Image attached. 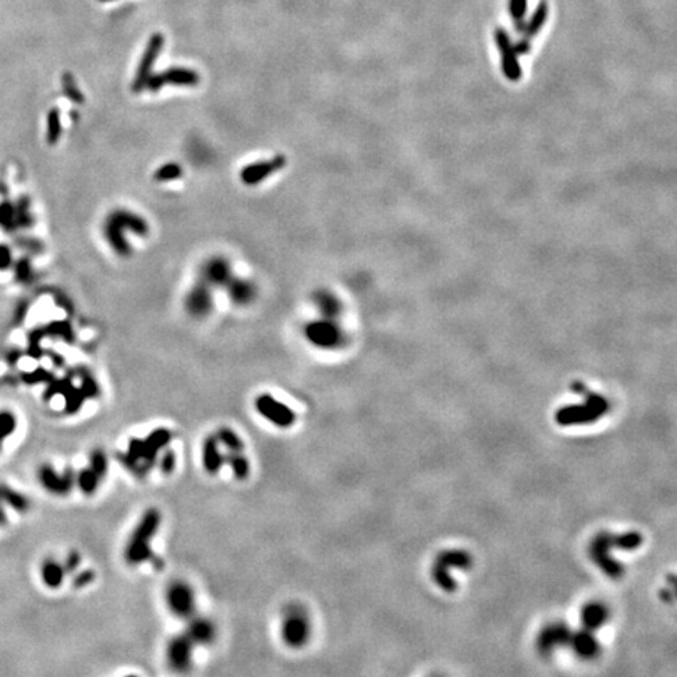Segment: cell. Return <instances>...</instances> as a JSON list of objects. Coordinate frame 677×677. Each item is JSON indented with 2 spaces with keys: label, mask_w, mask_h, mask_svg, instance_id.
Returning <instances> with one entry per match:
<instances>
[{
  "label": "cell",
  "mask_w": 677,
  "mask_h": 677,
  "mask_svg": "<svg viewBox=\"0 0 677 677\" xmlns=\"http://www.w3.org/2000/svg\"><path fill=\"white\" fill-rule=\"evenodd\" d=\"M104 237L110 248L118 256L127 257L132 254V247L127 240V232L146 237L149 232V224L146 219L138 213L127 209H116L109 213L104 221Z\"/></svg>",
  "instance_id": "cell-1"
},
{
  "label": "cell",
  "mask_w": 677,
  "mask_h": 677,
  "mask_svg": "<svg viewBox=\"0 0 677 677\" xmlns=\"http://www.w3.org/2000/svg\"><path fill=\"white\" fill-rule=\"evenodd\" d=\"M160 513L155 508H150L143 514L138 522L135 531L132 533L130 541L125 547V560L130 564H140L153 558V550L149 547V541L159 530Z\"/></svg>",
  "instance_id": "cell-2"
},
{
  "label": "cell",
  "mask_w": 677,
  "mask_h": 677,
  "mask_svg": "<svg viewBox=\"0 0 677 677\" xmlns=\"http://www.w3.org/2000/svg\"><path fill=\"white\" fill-rule=\"evenodd\" d=\"M306 341L309 342L312 347L320 348V350H329L336 351L343 348L345 345L348 343V336L345 332L341 325L337 323V320L332 318H316L307 322L303 328Z\"/></svg>",
  "instance_id": "cell-3"
},
{
  "label": "cell",
  "mask_w": 677,
  "mask_h": 677,
  "mask_svg": "<svg viewBox=\"0 0 677 677\" xmlns=\"http://www.w3.org/2000/svg\"><path fill=\"white\" fill-rule=\"evenodd\" d=\"M574 391L579 392L582 395H585L586 405L585 406H569L563 407V410L558 412V422L560 423H574V422H591V420L598 419L607 411L608 403L604 397L600 395H596L591 391L582 384V382H574L573 384Z\"/></svg>",
  "instance_id": "cell-4"
},
{
  "label": "cell",
  "mask_w": 677,
  "mask_h": 677,
  "mask_svg": "<svg viewBox=\"0 0 677 677\" xmlns=\"http://www.w3.org/2000/svg\"><path fill=\"white\" fill-rule=\"evenodd\" d=\"M281 632H282V639H284V643L293 649L303 648V646L309 641L311 624L303 605L290 604L286 607Z\"/></svg>",
  "instance_id": "cell-5"
},
{
  "label": "cell",
  "mask_w": 677,
  "mask_h": 677,
  "mask_svg": "<svg viewBox=\"0 0 677 677\" xmlns=\"http://www.w3.org/2000/svg\"><path fill=\"white\" fill-rule=\"evenodd\" d=\"M213 288L203 281H196L188 288L184 299L185 312L194 320H204L212 313L213 307Z\"/></svg>",
  "instance_id": "cell-6"
},
{
  "label": "cell",
  "mask_w": 677,
  "mask_h": 677,
  "mask_svg": "<svg viewBox=\"0 0 677 677\" xmlns=\"http://www.w3.org/2000/svg\"><path fill=\"white\" fill-rule=\"evenodd\" d=\"M232 278H234V272H232V265L228 257L212 256L201 263L199 281L205 282L209 287L226 288Z\"/></svg>",
  "instance_id": "cell-7"
},
{
  "label": "cell",
  "mask_w": 677,
  "mask_h": 677,
  "mask_svg": "<svg viewBox=\"0 0 677 677\" xmlns=\"http://www.w3.org/2000/svg\"><path fill=\"white\" fill-rule=\"evenodd\" d=\"M256 410L260 414L262 417H265L268 422H272L273 425L279 426V428H288L295 423V412L290 407L282 405L281 401L276 400L273 395L270 394H260L259 397L256 398Z\"/></svg>",
  "instance_id": "cell-8"
},
{
  "label": "cell",
  "mask_w": 677,
  "mask_h": 677,
  "mask_svg": "<svg viewBox=\"0 0 677 677\" xmlns=\"http://www.w3.org/2000/svg\"><path fill=\"white\" fill-rule=\"evenodd\" d=\"M166 600L171 612L179 618H190L194 613V594L185 582H173L168 586Z\"/></svg>",
  "instance_id": "cell-9"
},
{
  "label": "cell",
  "mask_w": 677,
  "mask_h": 677,
  "mask_svg": "<svg viewBox=\"0 0 677 677\" xmlns=\"http://www.w3.org/2000/svg\"><path fill=\"white\" fill-rule=\"evenodd\" d=\"M494 38L501 56V69H504L505 77L511 81H518L522 75V69H520L518 52L510 41V36L506 35L504 29H497L494 31Z\"/></svg>",
  "instance_id": "cell-10"
},
{
  "label": "cell",
  "mask_w": 677,
  "mask_h": 677,
  "mask_svg": "<svg viewBox=\"0 0 677 677\" xmlns=\"http://www.w3.org/2000/svg\"><path fill=\"white\" fill-rule=\"evenodd\" d=\"M286 166V159L282 155H276L270 160H260L249 163L240 171V179L244 185H259L260 182L268 179L270 176L281 171Z\"/></svg>",
  "instance_id": "cell-11"
},
{
  "label": "cell",
  "mask_w": 677,
  "mask_h": 677,
  "mask_svg": "<svg viewBox=\"0 0 677 677\" xmlns=\"http://www.w3.org/2000/svg\"><path fill=\"white\" fill-rule=\"evenodd\" d=\"M38 478L49 492L54 494H68L74 486V474L71 469H66L65 474L59 475L50 464H42L38 470Z\"/></svg>",
  "instance_id": "cell-12"
},
{
  "label": "cell",
  "mask_w": 677,
  "mask_h": 677,
  "mask_svg": "<svg viewBox=\"0 0 677 677\" xmlns=\"http://www.w3.org/2000/svg\"><path fill=\"white\" fill-rule=\"evenodd\" d=\"M192 652L193 643L187 635L173 638L168 644V662L171 668L179 673H185L192 664Z\"/></svg>",
  "instance_id": "cell-13"
},
{
  "label": "cell",
  "mask_w": 677,
  "mask_h": 677,
  "mask_svg": "<svg viewBox=\"0 0 677 677\" xmlns=\"http://www.w3.org/2000/svg\"><path fill=\"white\" fill-rule=\"evenodd\" d=\"M229 295V299L232 301V304L235 306H249L251 303H254L257 295H259V288L254 284L253 281L243 279V278H232L229 281V284L224 288Z\"/></svg>",
  "instance_id": "cell-14"
},
{
  "label": "cell",
  "mask_w": 677,
  "mask_h": 677,
  "mask_svg": "<svg viewBox=\"0 0 677 677\" xmlns=\"http://www.w3.org/2000/svg\"><path fill=\"white\" fill-rule=\"evenodd\" d=\"M312 303L317 307L320 316L325 318L337 320L343 313V303L334 292L328 288H318L312 293Z\"/></svg>",
  "instance_id": "cell-15"
},
{
  "label": "cell",
  "mask_w": 677,
  "mask_h": 677,
  "mask_svg": "<svg viewBox=\"0 0 677 677\" xmlns=\"http://www.w3.org/2000/svg\"><path fill=\"white\" fill-rule=\"evenodd\" d=\"M187 637L193 644H210L215 639V625L209 619L196 618L188 625Z\"/></svg>",
  "instance_id": "cell-16"
},
{
  "label": "cell",
  "mask_w": 677,
  "mask_h": 677,
  "mask_svg": "<svg viewBox=\"0 0 677 677\" xmlns=\"http://www.w3.org/2000/svg\"><path fill=\"white\" fill-rule=\"evenodd\" d=\"M203 461L204 467L209 474H217L221 469L224 462V456H221L218 450V439L217 436H209L204 441L203 445Z\"/></svg>",
  "instance_id": "cell-17"
},
{
  "label": "cell",
  "mask_w": 677,
  "mask_h": 677,
  "mask_svg": "<svg viewBox=\"0 0 677 677\" xmlns=\"http://www.w3.org/2000/svg\"><path fill=\"white\" fill-rule=\"evenodd\" d=\"M42 580L49 588H59L61 585L63 579H65V568L61 566L59 561H55L54 558H47L42 564Z\"/></svg>",
  "instance_id": "cell-18"
},
{
  "label": "cell",
  "mask_w": 677,
  "mask_h": 677,
  "mask_svg": "<svg viewBox=\"0 0 677 677\" xmlns=\"http://www.w3.org/2000/svg\"><path fill=\"white\" fill-rule=\"evenodd\" d=\"M547 15H549V6L545 2H541L536 6L535 13H533L531 17H530V21L527 22V25L524 27L525 40H527V38H533L536 33L541 31L543 25L545 24V21H547Z\"/></svg>",
  "instance_id": "cell-19"
},
{
  "label": "cell",
  "mask_w": 677,
  "mask_h": 677,
  "mask_svg": "<svg viewBox=\"0 0 677 677\" xmlns=\"http://www.w3.org/2000/svg\"><path fill=\"white\" fill-rule=\"evenodd\" d=\"M224 462L229 464V467L232 469L237 480H244L249 475V464L248 460L242 453H234L231 451L224 456Z\"/></svg>",
  "instance_id": "cell-20"
},
{
  "label": "cell",
  "mask_w": 677,
  "mask_h": 677,
  "mask_svg": "<svg viewBox=\"0 0 677 677\" xmlns=\"http://www.w3.org/2000/svg\"><path fill=\"white\" fill-rule=\"evenodd\" d=\"M0 501H5V504H8L21 513L29 510V500L22 494L13 491V489L5 485H0Z\"/></svg>",
  "instance_id": "cell-21"
},
{
  "label": "cell",
  "mask_w": 677,
  "mask_h": 677,
  "mask_svg": "<svg viewBox=\"0 0 677 677\" xmlns=\"http://www.w3.org/2000/svg\"><path fill=\"white\" fill-rule=\"evenodd\" d=\"M0 228L6 232H13L17 228L16 205L8 203V201L0 203Z\"/></svg>",
  "instance_id": "cell-22"
},
{
  "label": "cell",
  "mask_w": 677,
  "mask_h": 677,
  "mask_svg": "<svg viewBox=\"0 0 677 677\" xmlns=\"http://www.w3.org/2000/svg\"><path fill=\"white\" fill-rule=\"evenodd\" d=\"M217 439H218V442H221L229 451H234V453H242V450H243L242 439L238 437L231 428H219L218 433H217Z\"/></svg>",
  "instance_id": "cell-23"
},
{
  "label": "cell",
  "mask_w": 677,
  "mask_h": 677,
  "mask_svg": "<svg viewBox=\"0 0 677 677\" xmlns=\"http://www.w3.org/2000/svg\"><path fill=\"white\" fill-rule=\"evenodd\" d=\"M180 176H182V168H180L179 163L169 162V163H165V165L157 168V171L154 174V179L157 182H171V180L179 179Z\"/></svg>",
  "instance_id": "cell-24"
},
{
  "label": "cell",
  "mask_w": 677,
  "mask_h": 677,
  "mask_svg": "<svg viewBox=\"0 0 677 677\" xmlns=\"http://www.w3.org/2000/svg\"><path fill=\"white\" fill-rule=\"evenodd\" d=\"M77 483H79L81 491H84L88 495H91V494L96 492L98 485H99V476L94 474L91 469H84L79 472Z\"/></svg>",
  "instance_id": "cell-25"
},
{
  "label": "cell",
  "mask_w": 677,
  "mask_h": 677,
  "mask_svg": "<svg viewBox=\"0 0 677 677\" xmlns=\"http://www.w3.org/2000/svg\"><path fill=\"white\" fill-rule=\"evenodd\" d=\"M90 469L99 476V480H102L107 474V467H109V461H107V455L104 453V450L94 449L90 453Z\"/></svg>",
  "instance_id": "cell-26"
},
{
  "label": "cell",
  "mask_w": 677,
  "mask_h": 677,
  "mask_svg": "<svg viewBox=\"0 0 677 677\" xmlns=\"http://www.w3.org/2000/svg\"><path fill=\"white\" fill-rule=\"evenodd\" d=\"M60 135H61V123H60L59 110H52L49 111V116H47V143L55 144L59 141Z\"/></svg>",
  "instance_id": "cell-27"
},
{
  "label": "cell",
  "mask_w": 677,
  "mask_h": 677,
  "mask_svg": "<svg viewBox=\"0 0 677 677\" xmlns=\"http://www.w3.org/2000/svg\"><path fill=\"white\" fill-rule=\"evenodd\" d=\"M15 267V278L17 282H22V284H29V282L33 279V268H31V263L24 257V259H19L16 263H13Z\"/></svg>",
  "instance_id": "cell-28"
},
{
  "label": "cell",
  "mask_w": 677,
  "mask_h": 677,
  "mask_svg": "<svg viewBox=\"0 0 677 677\" xmlns=\"http://www.w3.org/2000/svg\"><path fill=\"white\" fill-rule=\"evenodd\" d=\"M16 430V417L10 411L0 412V447L6 436H10Z\"/></svg>",
  "instance_id": "cell-29"
},
{
  "label": "cell",
  "mask_w": 677,
  "mask_h": 677,
  "mask_svg": "<svg viewBox=\"0 0 677 677\" xmlns=\"http://www.w3.org/2000/svg\"><path fill=\"white\" fill-rule=\"evenodd\" d=\"M47 332L52 336L63 337L69 343L74 342V332H72V328L69 326L68 322H55L52 325H49Z\"/></svg>",
  "instance_id": "cell-30"
},
{
  "label": "cell",
  "mask_w": 677,
  "mask_h": 677,
  "mask_svg": "<svg viewBox=\"0 0 677 677\" xmlns=\"http://www.w3.org/2000/svg\"><path fill=\"white\" fill-rule=\"evenodd\" d=\"M80 391L84 392L85 398H96V397H99V394H100V389L98 386L96 380H94L90 373L81 375Z\"/></svg>",
  "instance_id": "cell-31"
},
{
  "label": "cell",
  "mask_w": 677,
  "mask_h": 677,
  "mask_svg": "<svg viewBox=\"0 0 677 677\" xmlns=\"http://www.w3.org/2000/svg\"><path fill=\"white\" fill-rule=\"evenodd\" d=\"M510 15L514 21H522L527 13V0H510Z\"/></svg>",
  "instance_id": "cell-32"
},
{
  "label": "cell",
  "mask_w": 677,
  "mask_h": 677,
  "mask_svg": "<svg viewBox=\"0 0 677 677\" xmlns=\"http://www.w3.org/2000/svg\"><path fill=\"white\" fill-rule=\"evenodd\" d=\"M176 467V455L171 450H168L163 453L160 460V470L163 474H171Z\"/></svg>",
  "instance_id": "cell-33"
},
{
  "label": "cell",
  "mask_w": 677,
  "mask_h": 677,
  "mask_svg": "<svg viewBox=\"0 0 677 677\" xmlns=\"http://www.w3.org/2000/svg\"><path fill=\"white\" fill-rule=\"evenodd\" d=\"M52 381V375H49L46 370L44 368H38L35 370V372H31V373H25L24 375V381H27L30 382V384H33V382H42V381Z\"/></svg>",
  "instance_id": "cell-34"
},
{
  "label": "cell",
  "mask_w": 677,
  "mask_h": 677,
  "mask_svg": "<svg viewBox=\"0 0 677 677\" xmlns=\"http://www.w3.org/2000/svg\"><path fill=\"white\" fill-rule=\"evenodd\" d=\"M13 267V254L6 244H0V270H8Z\"/></svg>",
  "instance_id": "cell-35"
},
{
  "label": "cell",
  "mask_w": 677,
  "mask_h": 677,
  "mask_svg": "<svg viewBox=\"0 0 677 677\" xmlns=\"http://www.w3.org/2000/svg\"><path fill=\"white\" fill-rule=\"evenodd\" d=\"M94 580V573L93 570H84V573H80L74 577V580H72V585L75 588H84L86 586L88 583H91Z\"/></svg>",
  "instance_id": "cell-36"
},
{
  "label": "cell",
  "mask_w": 677,
  "mask_h": 677,
  "mask_svg": "<svg viewBox=\"0 0 677 677\" xmlns=\"http://www.w3.org/2000/svg\"><path fill=\"white\" fill-rule=\"evenodd\" d=\"M79 563H80V555L77 554V552H75V550L69 552V555L66 558V563H65V570H68V573H72V570L77 569Z\"/></svg>",
  "instance_id": "cell-37"
},
{
  "label": "cell",
  "mask_w": 677,
  "mask_h": 677,
  "mask_svg": "<svg viewBox=\"0 0 677 677\" xmlns=\"http://www.w3.org/2000/svg\"><path fill=\"white\" fill-rule=\"evenodd\" d=\"M27 311H29V304H27V303H22V304H19V307H17V311H16V313H17V316H16V318H15V323H16V325H19V323H21V322H22V320H24V317H25V316H27Z\"/></svg>",
  "instance_id": "cell-38"
},
{
  "label": "cell",
  "mask_w": 677,
  "mask_h": 677,
  "mask_svg": "<svg viewBox=\"0 0 677 677\" xmlns=\"http://www.w3.org/2000/svg\"><path fill=\"white\" fill-rule=\"evenodd\" d=\"M514 49H516V52H518V54H525V52H529V42H527V40H525V41H522V42H519L518 46H514Z\"/></svg>",
  "instance_id": "cell-39"
},
{
  "label": "cell",
  "mask_w": 677,
  "mask_h": 677,
  "mask_svg": "<svg viewBox=\"0 0 677 677\" xmlns=\"http://www.w3.org/2000/svg\"><path fill=\"white\" fill-rule=\"evenodd\" d=\"M6 522V518H5V513L2 510V506H0V525H3Z\"/></svg>",
  "instance_id": "cell-40"
},
{
  "label": "cell",
  "mask_w": 677,
  "mask_h": 677,
  "mask_svg": "<svg viewBox=\"0 0 677 677\" xmlns=\"http://www.w3.org/2000/svg\"><path fill=\"white\" fill-rule=\"evenodd\" d=\"M127 677H137V676H127Z\"/></svg>",
  "instance_id": "cell-41"
}]
</instances>
